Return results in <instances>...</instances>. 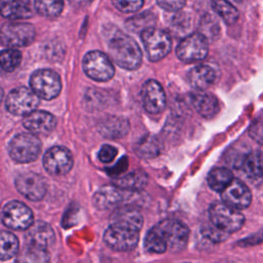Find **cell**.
Listing matches in <instances>:
<instances>
[{"label":"cell","mask_w":263,"mask_h":263,"mask_svg":"<svg viewBox=\"0 0 263 263\" xmlns=\"http://www.w3.org/2000/svg\"><path fill=\"white\" fill-rule=\"evenodd\" d=\"M189 238V229L181 221L165 219L153 226L146 234L144 247L153 254H162L165 251L173 253L185 249Z\"/></svg>","instance_id":"cell-1"},{"label":"cell","mask_w":263,"mask_h":263,"mask_svg":"<svg viewBox=\"0 0 263 263\" xmlns=\"http://www.w3.org/2000/svg\"><path fill=\"white\" fill-rule=\"evenodd\" d=\"M111 59L125 70H136L142 63V51L138 43L129 36L117 34L108 43Z\"/></svg>","instance_id":"cell-2"},{"label":"cell","mask_w":263,"mask_h":263,"mask_svg":"<svg viewBox=\"0 0 263 263\" xmlns=\"http://www.w3.org/2000/svg\"><path fill=\"white\" fill-rule=\"evenodd\" d=\"M41 152V142L33 133H21L14 136L8 144L10 157L20 163L36 160Z\"/></svg>","instance_id":"cell-3"},{"label":"cell","mask_w":263,"mask_h":263,"mask_svg":"<svg viewBox=\"0 0 263 263\" xmlns=\"http://www.w3.org/2000/svg\"><path fill=\"white\" fill-rule=\"evenodd\" d=\"M209 217L212 224L229 234L239 230L245 222V216L240 210L224 201L212 203L209 210Z\"/></svg>","instance_id":"cell-4"},{"label":"cell","mask_w":263,"mask_h":263,"mask_svg":"<svg viewBox=\"0 0 263 263\" xmlns=\"http://www.w3.org/2000/svg\"><path fill=\"white\" fill-rule=\"evenodd\" d=\"M139 232L126 225L110 223L104 232V242L117 252H126L135 249L139 242Z\"/></svg>","instance_id":"cell-5"},{"label":"cell","mask_w":263,"mask_h":263,"mask_svg":"<svg viewBox=\"0 0 263 263\" xmlns=\"http://www.w3.org/2000/svg\"><path fill=\"white\" fill-rule=\"evenodd\" d=\"M31 89L44 100L57 98L62 89L60 75L50 69H40L32 73L30 77Z\"/></svg>","instance_id":"cell-6"},{"label":"cell","mask_w":263,"mask_h":263,"mask_svg":"<svg viewBox=\"0 0 263 263\" xmlns=\"http://www.w3.org/2000/svg\"><path fill=\"white\" fill-rule=\"evenodd\" d=\"M141 38L148 59L151 62L163 59L172 49L171 35L164 30L154 27L149 28L141 33Z\"/></svg>","instance_id":"cell-7"},{"label":"cell","mask_w":263,"mask_h":263,"mask_svg":"<svg viewBox=\"0 0 263 263\" xmlns=\"http://www.w3.org/2000/svg\"><path fill=\"white\" fill-rule=\"evenodd\" d=\"M84 73L96 81H108L115 73L114 66L110 58L102 51H88L82 60Z\"/></svg>","instance_id":"cell-8"},{"label":"cell","mask_w":263,"mask_h":263,"mask_svg":"<svg viewBox=\"0 0 263 263\" xmlns=\"http://www.w3.org/2000/svg\"><path fill=\"white\" fill-rule=\"evenodd\" d=\"M208 39L200 32L192 33L184 37L176 48L177 57L185 63L201 61L208 55Z\"/></svg>","instance_id":"cell-9"},{"label":"cell","mask_w":263,"mask_h":263,"mask_svg":"<svg viewBox=\"0 0 263 263\" xmlns=\"http://www.w3.org/2000/svg\"><path fill=\"white\" fill-rule=\"evenodd\" d=\"M39 97L27 87L13 88L5 100V106L9 113L17 116H26L36 110L39 105Z\"/></svg>","instance_id":"cell-10"},{"label":"cell","mask_w":263,"mask_h":263,"mask_svg":"<svg viewBox=\"0 0 263 263\" xmlns=\"http://www.w3.org/2000/svg\"><path fill=\"white\" fill-rule=\"evenodd\" d=\"M35 28L28 23H7L1 29V42L8 47H23L35 38Z\"/></svg>","instance_id":"cell-11"},{"label":"cell","mask_w":263,"mask_h":263,"mask_svg":"<svg viewBox=\"0 0 263 263\" xmlns=\"http://www.w3.org/2000/svg\"><path fill=\"white\" fill-rule=\"evenodd\" d=\"M2 222L10 229L27 230L33 224V213L25 203L11 200L2 210Z\"/></svg>","instance_id":"cell-12"},{"label":"cell","mask_w":263,"mask_h":263,"mask_svg":"<svg viewBox=\"0 0 263 263\" xmlns=\"http://www.w3.org/2000/svg\"><path fill=\"white\" fill-rule=\"evenodd\" d=\"M74 164L71 151L63 146H54L43 156V166L50 175L62 176L69 173Z\"/></svg>","instance_id":"cell-13"},{"label":"cell","mask_w":263,"mask_h":263,"mask_svg":"<svg viewBox=\"0 0 263 263\" xmlns=\"http://www.w3.org/2000/svg\"><path fill=\"white\" fill-rule=\"evenodd\" d=\"M17 191L26 198L39 201L46 194L47 185L45 179L36 173L27 172L20 174L14 181Z\"/></svg>","instance_id":"cell-14"},{"label":"cell","mask_w":263,"mask_h":263,"mask_svg":"<svg viewBox=\"0 0 263 263\" xmlns=\"http://www.w3.org/2000/svg\"><path fill=\"white\" fill-rule=\"evenodd\" d=\"M141 99L144 109L150 114L161 113L166 105L163 87L154 79H149L143 84L141 89Z\"/></svg>","instance_id":"cell-15"},{"label":"cell","mask_w":263,"mask_h":263,"mask_svg":"<svg viewBox=\"0 0 263 263\" xmlns=\"http://www.w3.org/2000/svg\"><path fill=\"white\" fill-rule=\"evenodd\" d=\"M25 238L28 246L47 251L55 242V234L52 227L44 221H36L27 229Z\"/></svg>","instance_id":"cell-16"},{"label":"cell","mask_w":263,"mask_h":263,"mask_svg":"<svg viewBox=\"0 0 263 263\" xmlns=\"http://www.w3.org/2000/svg\"><path fill=\"white\" fill-rule=\"evenodd\" d=\"M221 197L222 201L237 210L248 208L252 201L251 190L243 182L237 179H233L221 192Z\"/></svg>","instance_id":"cell-17"},{"label":"cell","mask_w":263,"mask_h":263,"mask_svg":"<svg viewBox=\"0 0 263 263\" xmlns=\"http://www.w3.org/2000/svg\"><path fill=\"white\" fill-rule=\"evenodd\" d=\"M23 125L26 129L35 135H47L55 128L57 119L49 112L34 110L25 116Z\"/></svg>","instance_id":"cell-18"},{"label":"cell","mask_w":263,"mask_h":263,"mask_svg":"<svg viewBox=\"0 0 263 263\" xmlns=\"http://www.w3.org/2000/svg\"><path fill=\"white\" fill-rule=\"evenodd\" d=\"M219 77V69L210 64H200L192 68L188 73V79L191 86L200 90H205L208 87L215 84Z\"/></svg>","instance_id":"cell-19"},{"label":"cell","mask_w":263,"mask_h":263,"mask_svg":"<svg viewBox=\"0 0 263 263\" xmlns=\"http://www.w3.org/2000/svg\"><path fill=\"white\" fill-rule=\"evenodd\" d=\"M98 129L105 138L119 139L128 133L129 122L125 117L109 115L99 121Z\"/></svg>","instance_id":"cell-20"},{"label":"cell","mask_w":263,"mask_h":263,"mask_svg":"<svg viewBox=\"0 0 263 263\" xmlns=\"http://www.w3.org/2000/svg\"><path fill=\"white\" fill-rule=\"evenodd\" d=\"M191 103L196 112L202 117H213L219 112L220 106L217 98L205 91L196 89L191 93Z\"/></svg>","instance_id":"cell-21"},{"label":"cell","mask_w":263,"mask_h":263,"mask_svg":"<svg viewBox=\"0 0 263 263\" xmlns=\"http://www.w3.org/2000/svg\"><path fill=\"white\" fill-rule=\"evenodd\" d=\"M123 191L114 184L103 186L95 193L93 203L99 210L114 208L124 200Z\"/></svg>","instance_id":"cell-22"},{"label":"cell","mask_w":263,"mask_h":263,"mask_svg":"<svg viewBox=\"0 0 263 263\" xmlns=\"http://www.w3.org/2000/svg\"><path fill=\"white\" fill-rule=\"evenodd\" d=\"M1 14L9 20H25L33 15L30 0H1Z\"/></svg>","instance_id":"cell-23"},{"label":"cell","mask_w":263,"mask_h":263,"mask_svg":"<svg viewBox=\"0 0 263 263\" xmlns=\"http://www.w3.org/2000/svg\"><path fill=\"white\" fill-rule=\"evenodd\" d=\"M110 223H117L141 230L143 226V216L141 212L133 205H121L113 212Z\"/></svg>","instance_id":"cell-24"},{"label":"cell","mask_w":263,"mask_h":263,"mask_svg":"<svg viewBox=\"0 0 263 263\" xmlns=\"http://www.w3.org/2000/svg\"><path fill=\"white\" fill-rule=\"evenodd\" d=\"M239 167L245 175L252 180H260L263 177V151L257 150L247 153L239 162Z\"/></svg>","instance_id":"cell-25"},{"label":"cell","mask_w":263,"mask_h":263,"mask_svg":"<svg viewBox=\"0 0 263 263\" xmlns=\"http://www.w3.org/2000/svg\"><path fill=\"white\" fill-rule=\"evenodd\" d=\"M114 185L124 191H140L148 184V176L143 171H134L114 179Z\"/></svg>","instance_id":"cell-26"},{"label":"cell","mask_w":263,"mask_h":263,"mask_svg":"<svg viewBox=\"0 0 263 263\" xmlns=\"http://www.w3.org/2000/svg\"><path fill=\"white\" fill-rule=\"evenodd\" d=\"M162 146L159 140L151 135L141 138L135 146L136 153L142 158H153L161 152Z\"/></svg>","instance_id":"cell-27"},{"label":"cell","mask_w":263,"mask_h":263,"mask_svg":"<svg viewBox=\"0 0 263 263\" xmlns=\"http://www.w3.org/2000/svg\"><path fill=\"white\" fill-rule=\"evenodd\" d=\"M232 180L233 175L226 167H215L208 175L209 186L220 193L231 183Z\"/></svg>","instance_id":"cell-28"},{"label":"cell","mask_w":263,"mask_h":263,"mask_svg":"<svg viewBox=\"0 0 263 263\" xmlns=\"http://www.w3.org/2000/svg\"><path fill=\"white\" fill-rule=\"evenodd\" d=\"M156 22L155 15L150 11H144L140 14H137L126 22V27L128 30L136 32V33H142L143 31L154 27Z\"/></svg>","instance_id":"cell-29"},{"label":"cell","mask_w":263,"mask_h":263,"mask_svg":"<svg viewBox=\"0 0 263 263\" xmlns=\"http://www.w3.org/2000/svg\"><path fill=\"white\" fill-rule=\"evenodd\" d=\"M1 247H0V258L1 260H8L18 252V239L17 237L9 232V231H2L0 236Z\"/></svg>","instance_id":"cell-30"},{"label":"cell","mask_w":263,"mask_h":263,"mask_svg":"<svg viewBox=\"0 0 263 263\" xmlns=\"http://www.w3.org/2000/svg\"><path fill=\"white\" fill-rule=\"evenodd\" d=\"M64 7L63 0H35L34 8L35 10L49 18L57 17L61 14Z\"/></svg>","instance_id":"cell-31"},{"label":"cell","mask_w":263,"mask_h":263,"mask_svg":"<svg viewBox=\"0 0 263 263\" xmlns=\"http://www.w3.org/2000/svg\"><path fill=\"white\" fill-rule=\"evenodd\" d=\"M213 9L228 24H234L238 18L237 9L227 0H211Z\"/></svg>","instance_id":"cell-32"},{"label":"cell","mask_w":263,"mask_h":263,"mask_svg":"<svg viewBox=\"0 0 263 263\" xmlns=\"http://www.w3.org/2000/svg\"><path fill=\"white\" fill-rule=\"evenodd\" d=\"M22 62V52L15 48L3 49L0 57L1 67L6 72L14 71Z\"/></svg>","instance_id":"cell-33"},{"label":"cell","mask_w":263,"mask_h":263,"mask_svg":"<svg viewBox=\"0 0 263 263\" xmlns=\"http://www.w3.org/2000/svg\"><path fill=\"white\" fill-rule=\"evenodd\" d=\"M48 259L49 256L47 251L40 250L27 245V248L24 249L17 260L24 262H45L48 261Z\"/></svg>","instance_id":"cell-34"},{"label":"cell","mask_w":263,"mask_h":263,"mask_svg":"<svg viewBox=\"0 0 263 263\" xmlns=\"http://www.w3.org/2000/svg\"><path fill=\"white\" fill-rule=\"evenodd\" d=\"M199 32L206 37V39H215L219 34V25L212 16H208L200 22Z\"/></svg>","instance_id":"cell-35"},{"label":"cell","mask_w":263,"mask_h":263,"mask_svg":"<svg viewBox=\"0 0 263 263\" xmlns=\"http://www.w3.org/2000/svg\"><path fill=\"white\" fill-rule=\"evenodd\" d=\"M202 234L210 240L214 241V242H221L223 240H225L229 233L219 229L218 227H216L214 224H212L211 222L209 224H205L202 229H201Z\"/></svg>","instance_id":"cell-36"},{"label":"cell","mask_w":263,"mask_h":263,"mask_svg":"<svg viewBox=\"0 0 263 263\" xmlns=\"http://www.w3.org/2000/svg\"><path fill=\"white\" fill-rule=\"evenodd\" d=\"M113 5L124 13L136 12L144 4V0H111Z\"/></svg>","instance_id":"cell-37"},{"label":"cell","mask_w":263,"mask_h":263,"mask_svg":"<svg viewBox=\"0 0 263 263\" xmlns=\"http://www.w3.org/2000/svg\"><path fill=\"white\" fill-rule=\"evenodd\" d=\"M250 137L263 145V116L257 118L249 128Z\"/></svg>","instance_id":"cell-38"},{"label":"cell","mask_w":263,"mask_h":263,"mask_svg":"<svg viewBox=\"0 0 263 263\" xmlns=\"http://www.w3.org/2000/svg\"><path fill=\"white\" fill-rule=\"evenodd\" d=\"M157 4L164 10L166 11H171V12H176L181 10L187 0H156Z\"/></svg>","instance_id":"cell-39"},{"label":"cell","mask_w":263,"mask_h":263,"mask_svg":"<svg viewBox=\"0 0 263 263\" xmlns=\"http://www.w3.org/2000/svg\"><path fill=\"white\" fill-rule=\"evenodd\" d=\"M117 155V149L111 145H103L99 151V159L104 163L111 162Z\"/></svg>","instance_id":"cell-40"},{"label":"cell","mask_w":263,"mask_h":263,"mask_svg":"<svg viewBox=\"0 0 263 263\" xmlns=\"http://www.w3.org/2000/svg\"><path fill=\"white\" fill-rule=\"evenodd\" d=\"M126 167H127V159H126V157H123V158H121L118 162H117V164L114 166V167H112L111 170H109V174L110 175H119V174H121V173H124L125 172V170H126Z\"/></svg>","instance_id":"cell-41"},{"label":"cell","mask_w":263,"mask_h":263,"mask_svg":"<svg viewBox=\"0 0 263 263\" xmlns=\"http://www.w3.org/2000/svg\"><path fill=\"white\" fill-rule=\"evenodd\" d=\"M70 1L74 4H84V3H87L89 0H70Z\"/></svg>","instance_id":"cell-42"},{"label":"cell","mask_w":263,"mask_h":263,"mask_svg":"<svg viewBox=\"0 0 263 263\" xmlns=\"http://www.w3.org/2000/svg\"><path fill=\"white\" fill-rule=\"evenodd\" d=\"M262 146H263V145H262ZM262 151H263V148H262Z\"/></svg>","instance_id":"cell-43"}]
</instances>
